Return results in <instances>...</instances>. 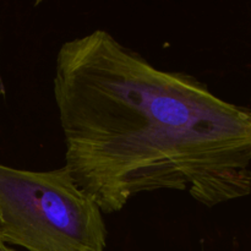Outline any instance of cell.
Masks as SVG:
<instances>
[{
	"mask_svg": "<svg viewBox=\"0 0 251 251\" xmlns=\"http://www.w3.org/2000/svg\"><path fill=\"white\" fill-rule=\"evenodd\" d=\"M53 93L64 167L103 213L158 190L210 208L251 194V108L156 68L105 29L61 44Z\"/></svg>",
	"mask_w": 251,
	"mask_h": 251,
	"instance_id": "1",
	"label": "cell"
},
{
	"mask_svg": "<svg viewBox=\"0 0 251 251\" xmlns=\"http://www.w3.org/2000/svg\"><path fill=\"white\" fill-rule=\"evenodd\" d=\"M0 235L27 251H104L108 230L97 203L65 167L47 172L0 164Z\"/></svg>",
	"mask_w": 251,
	"mask_h": 251,
	"instance_id": "2",
	"label": "cell"
},
{
	"mask_svg": "<svg viewBox=\"0 0 251 251\" xmlns=\"http://www.w3.org/2000/svg\"><path fill=\"white\" fill-rule=\"evenodd\" d=\"M0 251H16V250L11 249V248H9V247H7V245L4 244L1 248H0Z\"/></svg>",
	"mask_w": 251,
	"mask_h": 251,
	"instance_id": "3",
	"label": "cell"
},
{
	"mask_svg": "<svg viewBox=\"0 0 251 251\" xmlns=\"http://www.w3.org/2000/svg\"><path fill=\"white\" fill-rule=\"evenodd\" d=\"M2 245H4V243H2V240H1V235H0V248H1Z\"/></svg>",
	"mask_w": 251,
	"mask_h": 251,
	"instance_id": "4",
	"label": "cell"
}]
</instances>
